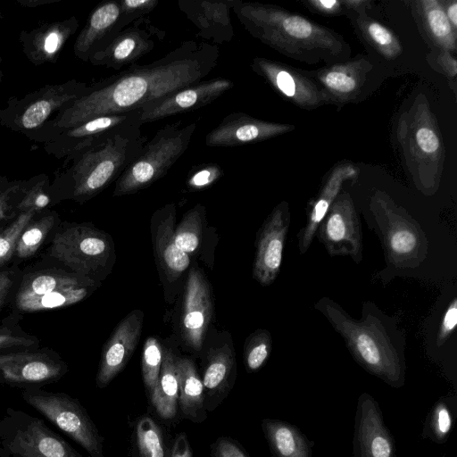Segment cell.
<instances>
[{
    "label": "cell",
    "instance_id": "obj_1",
    "mask_svg": "<svg viewBox=\"0 0 457 457\" xmlns=\"http://www.w3.org/2000/svg\"><path fill=\"white\" fill-rule=\"evenodd\" d=\"M220 49L207 42L187 40L147 64H134L94 84L70 104L41 134L44 144L58 132L91 119L124 113L187 86L197 83L218 65Z\"/></svg>",
    "mask_w": 457,
    "mask_h": 457
},
{
    "label": "cell",
    "instance_id": "obj_2",
    "mask_svg": "<svg viewBox=\"0 0 457 457\" xmlns=\"http://www.w3.org/2000/svg\"><path fill=\"white\" fill-rule=\"evenodd\" d=\"M314 309L342 337L352 357L363 370L392 387L404 385L406 337L394 317L373 302L365 301L361 318L356 320L328 296L320 298Z\"/></svg>",
    "mask_w": 457,
    "mask_h": 457
},
{
    "label": "cell",
    "instance_id": "obj_3",
    "mask_svg": "<svg viewBox=\"0 0 457 457\" xmlns=\"http://www.w3.org/2000/svg\"><path fill=\"white\" fill-rule=\"evenodd\" d=\"M232 11L253 37L288 58L309 65L350 59V45L340 34L299 13L242 0H235Z\"/></svg>",
    "mask_w": 457,
    "mask_h": 457
},
{
    "label": "cell",
    "instance_id": "obj_4",
    "mask_svg": "<svg viewBox=\"0 0 457 457\" xmlns=\"http://www.w3.org/2000/svg\"><path fill=\"white\" fill-rule=\"evenodd\" d=\"M141 127V121L126 126L68 161L71 166L50 184L53 205L62 200L85 203L116 182L147 141Z\"/></svg>",
    "mask_w": 457,
    "mask_h": 457
},
{
    "label": "cell",
    "instance_id": "obj_5",
    "mask_svg": "<svg viewBox=\"0 0 457 457\" xmlns=\"http://www.w3.org/2000/svg\"><path fill=\"white\" fill-rule=\"evenodd\" d=\"M394 140L415 187L434 195L440 185L445 147L437 119L424 94L416 95L396 117Z\"/></svg>",
    "mask_w": 457,
    "mask_h": 457
},
{
    "label": "cell",
    "instance_id": "obj_6",
    "mask_svg": "<svg viewBox=\"0 0 457 457\" xmlns=\"http://www.w3.org/2000/svg\"><path fill=\"white\" fill-rule=\"evenodd\" d=\"M48 256L60 266L100 283L114 262L112 237L94 225L61 221L53 235Z\"/></svg>",
    "mask_w": 457,
    "mask_h": 457
},
{
    "label": "cell",
    "instance_id": "obj_7",
    "mask_svg": "<svg viewBox=\"0 0 457 457\" xmlns=\"http://www.w3.org/2000/svg\"><path fill=\"white\" fill-rule=\"evenodd\" d=\"M100 285L62 266L22 272L11 303L19 314L47 312L74 305Z\"/></svg>",
    "mask_w": 457,
    "mask_h": 457
},
{
    "label": "cell",
    "instance_id": "obj_8",
    "mask_svg": "<svg viewBox=\"0 0 457 457\" xmlns=\"http://www.w3.org/2000/svg\"><path fill=\"white\" fill-rule=\"evenodd\" d=\"M387 264L396 269L419 268L427 259L428 241L420 224L381 190L370 198Z\"/></svg>",
    "mask_w": 457,
    "mask_h": 457
},
{
    "label": "cell",
    "instance_id": "obj_9",
    "mask_svg": "<svg viewBox=\"0 0 457 457\" xmlns=\"http://www.w3.org/2000/svg\"><path fill=\"white\" fill-rule=\"evenodd\" d=\"M195 129V122L180 121L158 129L116 180L112 196L137 193L165 177L188 148Z\"/></svg>",
    "mask_w": 457,
    "mask_h": 457
},
{
    "label": "cell",
    "instance_id": "obj_10",
    "mask_svg": "<svg viewBox=\"0 0 457 457\" xmlns=\"http://www.w3.org/2000/svg\"><path fill=\"white\" fill-rule=\"evenodd\" d=\"M87 86L85 82L70 79L62 84L46 85L21 98H11L0 110V124L37 142L50 117L54 114L55 117L80 97Z\"/></svg>",
    "mask_w": 457,
    "mask_h": 457
},
{
    "label": "cell",
    "instance_id": "obj_11",
    "mask_svg": "<svg viewBox=\"0 0 457 457\" xmlns=\"http://www.w3.org/2000/svg\"><path fill=\"white\" fill-rule=\"evenodd\" d=\"M23 400L84 448L91 457H104L103 438L79 402L64 393L29 386Z\"/></svg>",
    "mask_w": 457,
    "mask_h": 457
},
{
    "label": "cell",
    "instance_id": "obj_12",
    "mask_svg": "<svg viewBox=\"0 0 457 457\" xmlns=\"http://www.w3.org/2000/svg\"><path fill=\"white\" fill-rule=\"evenodd\" d=\"M0 441L10 454L23 451L37 457H82L42 420L12 409L0 422Z\"/></svg>",
    "mask_w": 457,
    "mask_h": 457
},
{
    "label": "cell",
    "instance_id": "obj_13",
    "mask_svg": "<svg viewBox=\"0 0 457 457\" xmlns=\"http://www.w3.org/2000/svg\"><path fill=\"white\" fill-rule=\"evenodd\" d=\"M67 371L66 362L48 347L0 353V385L41 386L58 381Z\"/></svg>",
    "mask_w": 457,
    "mask_h": 457
},
{
    "label": "cell",
    "instance_id": "obj_14",
    "mask_svg": "<svg viewBox=\"0 0 457 457\" xmlns=\"http://www.w3.org/2000/svg\"><path fill=\"white\" fill-rule=\"evenodd\" d=\"M330 256L362 260V232L359 213L349 193L341 191L316 232Z\"/></svg>",
    "mask_w": 457,
    "mask_h": 457
},
{
    "label": "cell",
    "instance_id": "obj_15",
    "mask_svg": "<svg viewBox=\"0 0 457 457\" xmlns=\"http://www.w3.org/2000/svg\"><path fill=\"white\" fill-rule=\"evenodd\" d=\"M250 67L275 92L298 108L314 110L328 104L323 89L306 71L260 56L253 58Z\"/></svg>",
    "mask_w": 457,
    "mask_h": 457
},
{
    "label": "cell",
    "instance_id": "obj_16",
    "mask_svg": "<svg viewBox=\"0 0 457 457\" xmlns=\"http://www.w3.org/2000/svg\"><path fill=\"white\" fill-rule=\"evenodd\" d=\"M165 35V30L153 24L149 18H141L116 34L104 47L91 55L88 62L119 71L136 64L152 52Z\"/></svg>",
    "mask_w": 457,
    "mask_h": 457
},
{
    "label": "cell",
    "instance_id": "obj_17",
    "mask_svg": "<svg viewBox=\"0 0 457 457\" xmlns=\"http://www.w3.org/2000/svg\"><path fill=\"white\" fill-rule=\"evenodd\" d=\"M140 120V109L124 113L107 114L63 129L45 142V151L65 162L80 152L94 146L120 129Z\"/></svg>",
    "mask_w": 457,
    "mask_h": 457
},
{
    "label": "cell",
    "instance_id": "obj_18",
    "mask_svg": "<svg viewBox=\"0 0 457 457\" xmlns=\"http://www.w3.org/2000/svg\"><path fill=\"white\" fill-rule=\"evenodd\" d=\"M290 221L288 203L281 201L257 233L253 277L263 287L271 285L279 273Z\"/></svg>",
    "mask_w": 457,
    "mask_h": 457
},
{
    "label": "cell",
    "instance_id": "obj_19",
    "mask_svg": "<svg viewBox=\"0 0 457 457\" xmlns=\"http://www.w3.org/2000/svg\"><path fill=\"white\" fill-rule=\"evenodd\" d=\"M234 87L232 80L214 78L201 80L176 90L140 109V120L145 123L182 114L203 108L217 100Z\"/></svg>",
    "mask_w": 457,
    "mask_h": 457
},
{
    "label": "cell",
    "instance_id": "obj_20",
    "mask_svg": "<svg viewBox=\"0 0 457 457\" xmlns=\"http://www.w3.org/2000/svg\"><path fill=\"white\" fill-rule=\"evenodd\" d=\"M373 70L374 63L369 56L358 55L306 71L323 89L328 104L343 105L357 101Z\"/></svg>",
    "mask_w": 457,
    "mask_h": 457
},
{
    "label": "cell",
    "instance_id": "obj_21",
    "mask_svg": "<svg viewBox=\"0 0 457 457\" xmlns=\"http://www.w3.org/2000/svg\"><path fill=\"white\" fill-rule=\"evenodd\" d=\"M353 453V457H396L395 438L378 402L368 393L357 401Z\"/></svg>",
    "mask_w": 457,
    "mask_h": 457
},
{
    "label": "cell",
    "instance_id": "obj_22",
    "mask_svg": "<svg viewBox=\"0 0 457 457\" xmlns=\"http://www.w3.org/2000/svg\"><path fill=\"white\" fill-rule=\"evenodd\" d=\"M289 123L264 120L242 112L226 115L205 137L210 147H232L265 140L295 130Z\"/></svg>",
    "mask_w": 457,
    "mask_h": 457
},
{
    "label": "cell",
    "instance_id": "obj_23",
    "mask_svg": "<svg viewBox=\"0 0 457 457\" xmlns=\"http://www.w3.org/2000/svg\"><path fill=\"white\" fill-rule=\"evenodd\" d=\"M212 311L209 283L202 272L193 267L185 288L180 331L185 344L195 352L203 347Z\"/></svg>",
    "mask_w": 457,
    "mask_h": 457
},
{
    "label": "cell",
    "instance_id": "obj_24",
    "mask_svg": "<svg viewBox=\"0 0 457 457\" xmlns=\"http://www.w3.org/2000/svg\"><path fill=\"white\" fill-rule=\"evenodd\" d=\"M143 318L140 310L130 312L104 344L96 379L98 387L106 386L126 366L141 337Z\"/></svg>",
    "mask_w": 457,
    "mask_h": 457
},
{
    "label": "cell",
    "instance_id": "obj_25",
    "mask_svg": "<svg viewBox=\"0 0 457 457\" xmlns=\"http://www.w3.org/2000/svg\"><path fill=\"white\" fill-rule=\"evenodd\" d=\"M235 0H179V9L193 23L196 37L218 46L229 43L234 36L230 12Z\"/></svg>",
    "mask_w": 457,
    "mask_h": 457
},
{
    "label": "cell",
    "instance_id": "obj_26",
    "mask_svg": "<svg viewBox=\"0 0 457 457\" xmlns=\"http://www.w3.org/2000/svg\"><path fill=\"white\" fill-rule=\"evenodd\" d=\"M359 173V168L346 160L338 162L330 169L319 193L310 204L304 227L297 234V246L301 254L310 248L319 226L340 194L344 183L356 180Z\"/></svg>",
    "mask_w": 457,
    "mask_h": 457
},
{
    "label": "cell",
    "instance_id": "obj_27",
    "mask_svg": "<svg viewBox=\"0 0 457 457\" xmlns=\"http://www.w3.org/2000/svg\"><path fill=\"white\" fill-rule=\"evenodd\" d=\"M79 26L75 16L61 21L45 23L20 34L21 48L34 65L55 62L68 39Z\"/></svg>",
    "mask_w": 457,
    "mask_h": 457
},
{
    "label": "cell",
    "instance_id": "obj_28",
    "mask_svg": "<svg viewBox=\"0 0 457 457\" xmlns=\"http://www.w3.org/2000/svg\"><path fill=\"white\" fill-rule=\"evenodd\" d=\"M175 220L176 206L169 204L153 215L151 227L157 260L170 282L177 280L190 264V256L175 245Z\"/></svg>",
    "mask_w": 457,
    "mask_h": 457
},
{
    "label": "cell",
    "instance_id": "obj_29",
    "mask_svg": "<svg viewBox=\"0 0 457 457\" xmlns=\"http://www.w3.org/2000/svg\"><path fill=\"white\" fill-rule=\"evenodd\" d=\"M119 18V0L104 1L96 6L75 40V56L88 62L91 55L104 47L120 32Z\"/></svg>",
    "mask_w": 457,
    "mask_h": 457
},
{
    "label": "cell",
    "instance_id": "obj_30",
    "mask_svg": "<svg viewBox=\"0 0 457 457\" xmlns=\"http://www.w3.org/2000/svg\"><path fill=\"white\" fill-rule=\"evenodd\" d=\"M409 4L422 37L433 49L455 53L457 31L445 15L442 0H414Z\"/></svg>",
    "mask_w": 457,
    "mask_h": 457
},
{
    "label": "cell",
    "instance_id": "obj_31",
    "mask_svg": "<svg viewBox=\"0 0 457 457\" xmlns=\"http://www.w3.org/2000/svg\"><path fill=\"white\" fill-rule=\"evenodd\" d=\"M262 428L273 457H312L314 443L296 426L280 420L265 419Z\"/></svg>",
    "mask_w": 457,
    "mask_h": 457
},
{
    "label": "cell",
    "instance_id": "obj_32",
    "mask_svg": "<svg viewBox=\"0 0 457 457\" xmlns=\"http://www.w3.org/2000/svg\"><path fill=\"white\" fill-rule=\"evenodd\" d=\"M179 402L183 415L195 422L204 419V388L195 365L188 358H176Z\"/></svg>",
    "mask_w": 457,
    "mask_h": 457
},
{
    "label": "cell",
    "instance_id": "obj_33",
    "mask_svg": "<svg viewBox=\"0 0 457 457\" xmlns=\"http://www.w3.org/2000/svg\"><path fill=\"white\" fill-rule=\"evenodd\" d=\"M175 361L172 351L164 349L159 378L151 395L155 411L165 420L172 419L178 409L179 383Z\"/></svg>",
    "mask_w": 457,
    "mask_h": 457
},
{
    "label": "cell",
    "instance_id": "obj_34",
    "mask_svg": "<svg viewBox=\"0 0 457 457\" xmlns=\"http://www.w3.org/2000/svg\"><path fill=\"white\" fill-rule=\"evenodd\" d=\"M60 222L58 213L50 209L35 215L18 239L13 260L22 262L34 256Z\"/></svg>",
    "mask_w": 457,
    "mask_h": 457
},
{
    "label": "cell",
    "instance_id": "obj_35",
    "mask_svg": "<svg viewBox=\"0 0 457 457\" xmlns=\"http://www.w3.org/2000/svg\"><path fill=\"white\" fill-rule=\"evenodd\" d=\"M353 26L363 39L380 56L392 61L403 53V46L398 37L386 26L370 17L367 13H352Z\"/></svg>",
    "mask_w": 457,
    "mask_h": 457
},
{
    "label": "cell",
    "instance_id": "obj_36",
    "mask_svg": "<svg viewBox=\"0 0 457 457\" xmlns=\"http://www.w3.org/2000/svg\"><path fill=\"white\" fill-rule=\"evenodd\" d=\"M234 370L235 355L229 346L223 345L210 352L202 380L204 392L209 397L225 393Z\"/></svg>",
    "mask_w": 457,
    "mask_h": 457
},
{
    "label": "cell",
    "instance_id": "obj_37",
    "mask_svg": "<svg viewBox=\"0 0 457 457\" xmlns=\"http://www.w3.org/2000/svg\"><path fill=\"white\" fill-rule=\"evenodd\" d=\"M456 418V396L440 397L428 412L421 432L422 437L436 444L445 443L453 430Z\"/></svg>",
    "mask_w": 457,
    "mask_h": 457
},
{
    "label": "cell",
    "instance_id": "obj_38",
    "mask_svg": "<svg viewBox=\"0 0 457 457\" xmlns=\"http://www.w3.org/2000/svg\"><path fill=\"white\" fill-rule=\"evenodd\" d=\"M204 207L197 204L188 210L174 231L175 245L180 251L192 254L200 246L203 236Z\"/></svg>",
    "mask_w": 457,
    "mask_h": 457
},
{
    "label": "cell",
    "instance_id": "obj_39",
    "mask_svg": "<svg viewBox=\"0 0 457 457\" xmlns=\"http://www.w3.org/2000/svg\"><path fill=\"white\" fill-rule=\"evenodd\" d=\"M22 315L11 312L0 323V353L39 348V339L20 324Z\"/></svg>",
    "mask_w": 457,
    "mask_h": 457
},
{
    "label": "cell",
    "instance_id": "obj_40",
    "mask_svg": "<svg viewBox=\"0 0 457 457\" xmlns=\"http://www.w3.org/2000/svg\"><path fill=\"white\" fill-rule=\"evenodd\" d=\"M28 180H11L0 177V233L21 213L18 206Z\"/></svg>",
    "mask_w": 457,
    "mask_h": 457
},
{
    "label": "cell",
    "instance_id": "obj_41",
    "mask_svg": "<svg viewBox=\"0 0 457 457\" xmlns=\"http://www.w3.org/2000/svg\"><path fill=\"white\" fill-rule=\"evenodd\" d=\"M136 438L139 457H165L162 429L150 417L139 419Z\"/></svg>",
    "mask_w": 457,
    "mask_h": 457
},
{
    "label": "cell",
    "instance_id": "obj_42",
    "mask_svg": "<svg viewBox=\"0 0 457 457\" xmlns=\"http://www.w3.org/2000/svg\"><path fill=\"white\" fill-rule=\"evenodd\" d=\"M50 181L47 176L39 175L27 181L23 196L19 204L20 212H34L39 214L52 206Z\"/></svg>",
    "mask_w": 457,
    "mask_h": 457
},
{
    "label": "cell",
    "instance_id": "obj_43",
    "mask_svg": "<svg viewBox=\"0 0 457 457\" xmlns=\"http://www.w3.org/2000/svg\"><path fill=\"white\" fill-rule=\"evenodd\" d=\"M272 349V338L266 329H257L245 340L244 361L248 372L260 370L270 357Z\"/></svg>",
    "mask_w": 457,
    "mask_h": 457
},
{
    "label": "cell",
    "instance_id": "obj_44",
    "mask_svg": "<svg viewBox=\"0 0 457 457\" xmlns=\"http://www.w3.org/2000/svg\"><path fill=\"white\" fill-rule=\"evenodd\" d=\"M163 357L161 343L154 337H149L143 347L142 375L145 386L152 395L157 383Z\"/></svg>",
    "mask_w": 457,
    "mask_h": 457
},
{
    "label": "cell",
    "instance_id": "obj_45",
    "mask_svg": "<svg viewBox=\"0 0 457 457\" xmlns=\"http://www.w3.org/2000/svg\"><path fill=\"white\" fill-rule=\"evenodd\" d=\"M37 215L34 212H21L16 219L0 233V268L14 258L18 239L25 226Z\"/></svg>",
    "mask_w": 457,
    "mask_h": 457
},
{
    "label": "cell",
    "instance_id": "obj_46",
    "mask_svg": "<svg viewBox=\"0 0 457 457\" xmlns=\"http://www.w3.org/2000/svg\"><path fill=\"white\" fill-rule=\"evenodd\" d=\"M224 176L222 168L215 162L195 165L188 171L186 187L190 192L205 190L213 186Z\"/></svg>",
    "mask_w": 457,
    "mask_h": 457
},
{
    "label": "cell",
    "instance_id": "obj_47",
    "mask_svg": "<svg viewBox=\"0 0 457 457\" xmlns=\"http://www.w3.org/2000/svg\"><path fill=\"white\" fill-rule=\"evenodd\" d=\"M119 30L121 31L137 20L146 17L159 4L158 0H119Z\"/></svg>",
    "mask_w": 457,
    "mask_h": 457
},
{
    "label": "cell",
    "instance_id": "obj_48",
    "mask_svg": "<svg viewBox=\"0 0 457 457\" xmlns=\"http://www.w3.org/2000/svg\"><path fill=\"white\" fill-rule=\"evenodd\" d=\"M428 64L437 72L453 81L456 89L457 61L453 53L443 49H432L427 55Z\"/></svg>",
    "mask_w": 457,
    "mask_h": 457
},
{
    "label": "cell",
    "instance_id": "obj_49",
    "mask_svg": "<svg viewBox=\"0 0 457 457\" xmlns=\"http://www.w3.org/2000/svg\"><path fill=\"white\" fill-rule=\"evenodd\" d=\"M21 273L18 266L0 270V312L12 302Z\"/></svg>",
    "mask_w": 457,
    "mask_h": 457
},
{
    "label": "cell",
    "instance_id": "obj_50",
    "mask_svg": "<svg viewBox=\"0 0 457 457\" xmlns=\"http://www.w3.org/2000/svg\"><path fill=\"white\" fill-rule=\"evenodd\" d=\"M457 325V299L453 297L445 309L436 335V345H443Z\"/></svg>",
    "mask_w": 457,
    "mask_h": 457
},
{
    "label": "cell",
    "instance_id": "obj_51",
    "mask_svg": "<svg viewBox=\"0 0 457 457\" xmlns=\"http://www.w3.org/2000/svg\"><path fill=\"white\" fill-rule=\"evenodd\" d=\"M301 3L312 12L333 17L345 13L341 0H302Z\"/></svg>",
    "mask_w": 457,
    "mask_h": 457
},
{
    "label": "cell",
    "instance_id": "obj_52",
    "mask_svg": "<svg viewBox=\"0 0 457 457\" xmlns=\"http://www.w3.org/2000/svg\"><path fill=\"white\" fill-rule=\"evenodd\" d=\"M214 457H248L245 451L233 440L221 437L213 448Z\"/></svg>",
    "mask_w": 457,
    "mask_h": 457
},
{
    "label": "cell",
    "instance_id": "obj_53",
    "mask_svg": "<svg viewBox=\"0 0 457 457\" xmlns=\"http://www.w3.org/2000/svg\"><path fill=\"white\" fill-rule=\"evenodd\" d=\"M170 457H192V451L185 433L176 437L170 452Z\"/></svg>",
    "mask_w": 457,
    "mask_h": 457
},
{
    "label": "cell",
    "instance_id": "obj_54",
    "mask_svg": "<svg viewBox=\"0 0 457 457\" xmlns=\"http://www.w3.org/2000/svg\"><path fill=\"white\" fill-rule=\"evenodd\" d=\"M345 11H351L352 13L363 14L368 9L371 8L370 0H341Z\"/></svg>",
    "mask_w": 457,
    "mask_h": 457
},
{
    "label": "cell",
    "instance_id": "obj_55",
    "mask_svg": "<svg viewBox=\"0 0 457 457\" xmlns=\"http://www.w3.org/2000/svg\"><path fill=\"white\" fill-rule=\"evenodd\" d=\"M445 15L454 30L457 31V1L442 0Z\"/></svg>",
    "mask_w": 457,
    "mask_h": 457
},
{
    "label": "cell",
    "instance_id": "obj_56",
    "mask_svg": "<svg viewBox=\"0 0 457 457\" xmlns=\"http://www.w3.org/2000/svg\"><path fill=\"white\" fill-rule=\"evenodd\" d=\"M58 0H27V1H18V3L20 4H22L24 6H31V7H35L37 5H40V4H49V3H52V2H56Z\"/></svg>",
    "mask_w": 457,
    "mask_h": 457
},
{
    "label": "cell",
    "instance_id": "obj_57",
    "mask_svg": "<svg viewBox=\"0 0 457 457\" xmlns=\"http://www.w3.org/2000/svg\"><path fill=\"white\" fill-rule=\"evenodd\" d=\"M11 455H12V457H37L29 453L23 452V451L15 452L13 453H12Z\"/></svg>",
    "mask_w": 457,
    "mask_h": 457
},
{
    "label": "cell",
    "instance_id": "obj_58",
    "mask_svg": "<svg viewBox=\"0 0 457 457\" xmlns=\"http://www.w3.org/2000/svg\"><path fill=\"white\" fill-rule=\"evenodd\" d=\"M0 457H12V455L4 449L0 441Z\"/></svg>",
    "mask_w": 457,
    "mask_h": 457
},
{
    "label": "cell",
    "instance_id": "obj_59",
    "mask_svg": "<svg viewBox=\"0 0 457 457\" xmlns=\"http://www.w3.org/2000/svg\"><path fill=\"white\" fill-rule=\"evenodd\" d=\"M1 57H0V84H1V81H2V77H3V72H2V70H1Z\"/></svg>",
    "mask_w": 457,
    "mask_h": 457
}]
</instances>
